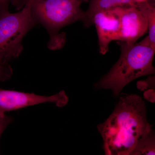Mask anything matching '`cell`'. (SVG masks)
Here are the masks:
<instances>
[{"label": "cell", "mask_w": 155, "mask_h": 155, "mask_svg": "<svg viewBox=\"0 0 155 155\" xmlns=\"http://www.w3.org/2000/svg\"><path fill=\"white\" fill-rule=\"evenodd\" d=\"M145 104L138 95L121 97L110 117L98 125L107 155H130L143 137L152 129L147 119Z\"/></svg>", "instance_id": "1"}, {"label": "cell", "mask_w": 155, "mask_h": 155, "mask_svg": "<svg viewBox=\"0 0 155 155\" xmlns=\"http://www.w3.org/2000/svg\"><path fill=\"white\" fill-rule=\"evenodd\" d=\"M117 44L121 50L119 60L96 85L97 88L110 89L116 97L132 81L155 74L153 62L155 50L151 46L148 36L139 43L119 41Z\"/></svg>", "instance_id": "2"}, {"label": "cell", "mask_w": 155, "mask_h": 155, "mask_svg": "<svg viewBox=\"0 0 155 155\" xmlns=\"http://www.w3.org/2000/svg\"><path fill=\"white\" fill-rule=\"evenodd\" d=\"M86 0H32L31 12L37 24L45 26L49 33L52 42L64 41L58 32L61 28L81 20L84 11L81 8Z\"/></svg>", "instance_id": "3"}, {"label": "cell", "mask_w": 155, "mask_h": 155, "mask_svg": "<svg viewBox=\"0 0 155 155\" xmlns=\"http://www.w3.org/2000/svg\"><path fill=\"white\" fill-rule=\"evenodd\" d=\"M32 0L17 13L0 12V61L8 63L19 57L23 50L22 41L36 22L31 12Z\"/></svg>", "instance_id": "4"}, {"label": "cell", "mask_w": 155, "mask_h": 155, "mask_svg": "<svg viewBox=\"0 0 155 155\" xmlns=\"http://www.w3.org/2000/svg\"><path fill=\"white\" fill-rule=\"evenodd\" d=\"M68 101V97L63 91L51 96H45L0 88V115L3 116L6 114L5 112L42 103H53L58 107H64Z\"/></svg>", "instance_id": "5"}, {"label": "cell", "mask_w": 155, "mask_h": 155, "mask_svg": "<svg viewBox=\"0 0 155 155\" xmlns=\"http://www.w3.org/2000/svg\"><path fill=\"white\" fill-rule=\"evenodd\" d=\"M120 29L117 40L133 44L148 30L146 20L135 5L118 7Z\"/></svg>", "instance_id": "6"}, {"label": "cell", "mask_w": 155, "mask_h": 155, "mask_svg": "<svg viewBox=\"0 0 155 155\" xmlns=\"http://www.w3.org/2000/svg\"><path fill=\"white\" fill-rule=\"evenodd\" d=\"M92 24L96 28L100 52L105 54L109 50V44L112 41L117 40L119 35L120 22L117 8L95 13Z\"/></svg>", "instance_id": "7"}, {"label": "cell", "mask_w": 155, "mask_h": 155, "mask_svg": "<svg viewBox=\"0 0 155 155\" xmlns=\"http://www.w3.org/2000/svg\"><path fill=\"white\" fill-rule=\"evenodd\" d=\"M88 8L84 11L82 21L85 27L92 24L94 15L97 12L105 11L118 7H127L135 5L136 0H89Z\"/></svg>", "instance_id": "8"}, {"label": "cell", "mask_w": 155, "mask_h": 155, "mask_svg": "<svg viewBox=\"0 0 155 155\" xmlns=\"http://www.w3.org/2000/svg\"><path fill=\"white\" fill-rule=\"evenodd\" d=\"M136 6L146 20L150 43L152 48L155 50V7L147 1L137 2Z\"/></svg>", "instance_id": "9"}, {"label": "cell", "mask_w": 155, "mask_h": 155, "mask_svg": "<svg viewBox=\"0 0 155 155\" xmlns=\"http://www.w3.org/2000/svg\"><path fill=\"white\" fill-rule=\"evenodd\" d=\"M155 154V135L152 130L140 140L130 154V155Z\"/></svg>", "instance_id": "10"}, {"label": "cell", "mask_w": 155, "mask_h": 155, "mask_svg": "<svg viewBox=\"0 0 155 155\" xmlns=\"http://www.w3.org/2000/svg\"><path fill=\"white\" fill-rule=\"evenodd\" d=\"M13 74V69L9 64L0 61V82L8 80Z\"/></svg>", "instance_id": "11"}, {"label": "cell", "mask_w": 155, "mask_h": 155, "mask_svg": "<svg viewBox=\"0 0 155 155\" xmlns=\"http://www.w3.org/2000/svg\"><path fill=\"white\" fill-rule=\"evenodd\" d=\"M13 120L12 117L7 116L6 114L3 116L0 115V138L4 130Z\"/></svg>", "instance_id": "12"}, {"label": "cell", "mask_w": 155, "mask_h": 155, "mask_svg": "<svg viewBox=\"0 0 155 155\" xmlns=\"http://www.w3.org/2000/svg\"><path fill=\"white\" fill-rule=\"evenodd\" d=\"M29 0H10L11 3L17 10L22 9L29 2Z\"/></svg>", "instance_id": "13"}, {"label": "cell", "mask_w": 155, "mask_h": 155, "mask_svg": "<svg viewBox=\"0 0 155 155\" xmlns=\"http://www.w3.org/2000/svg\"><path fill=\"white\" fill-rule=\"evenodd\" d=\"M10 0H0V12L5 10H8Z\"/></svg>", "instance_id": "14"}, {"label": "cell", "mask_w": 155, "mask_h": 155, "mask_svg": "<svg viewBox=\"0 0 155 155\" xmlns=\"http://www.w3.org/2000/svg\"><path fill=\"white\" fill-rule=\"evenodd\" d=\"M87 2H89V0H87Z\"/></svg>", "instance_id": "15"}]
</instances>
